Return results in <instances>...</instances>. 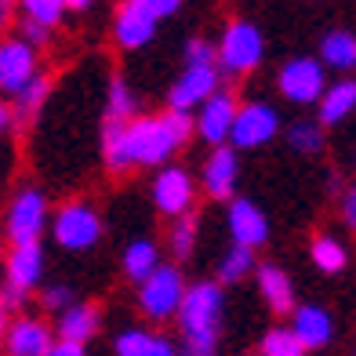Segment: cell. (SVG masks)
I'll return each instance as SVG.
<instances>
[{
  "mask_svg": "<svg viewBox=\"0 0 356 356\" xmlns=\"http://www.w3.org/2000/svg\"><path fill=\"white\" fill-rule=\"evenodd\" d=\"M327 88V66L313 55H295L277 70V91L291 106H316Z\"/></svg>",
  "mask_w": 356,
  "mask_h": 356,
  "instance_id": "obj_8",
  "label": "cell"
},
{
  "mask_svg": "<svg viewBox=\"0 0 356 356\" xmlns=\"http://www.w3.org/2000/svg\"><path fill=\"white\" fill-rule=\"evenodd\" d=\"M218 84H222L218 62H186L182 73H178V76L171 80V88H168V106L193 113Z\"/></svg>",
  "mask_w": 356,
  "mask_h": 356,
  "instance_id": "obj_12",
  "label": "cell"
},
{
  "mask_svg": "<svg viewBox=\"0 0 356 356\" xmlns=\"http://www.w3.org/2000/svg\"><path fill=\"white\" fill-rule=\"evenodd\" d=\"M37 302H40V309L47 316H55V313H62L73 302V287L70 284H40L37 287Z\"/></svg>",
  "mask_w": 356,
  "mask_h": 356,
  "instance_id": "obj_33",
  "label": "cell"
},
{
  "mask_svg": "<svg viewBox=\"0 0 356 356\" xmlns=\"http://www.w3.org/2000/svg\"><path fill=\"white\" fill-rule=\"evenodd\" d=\"M280 131H284V120H280L277 106L258 102V99H254V102H240V106H236V117H233L229 145H236L240 153L262 149V145H269Z\"/></svg>",
  "mask_w": 356,
  "mask_h": 356,
  "instance_id": "obj_10",
  "label": "cell"
},
{
  "mask_svg": "<svg viewBox=\"0 0 356 356\" xmlns=\"http://www.w3.org/2000/svg\"><path fill=\"white\" fill-rule=\"evenodd\" d=\"M15 127V113H11V99H4L0 95V135H8Z\"/></svg>",
  "mask_w": 356,
  "mask_h": 356,
  "instance_id": "obj_39",
  "label": "cell"
},
{
  "mask_svg": "<svg viewBox=\"0 0 356 356\" xmlns=\"http://www.w3.org/2000/svg\"><path fill=\"white\" fill-rule=\"evenodd\" d=\"M287 145L295 149L298 156H316V153H323V145H327V127H323L320 120H295L287 127Z\"/></svg>",
  "mask_w": 356,
  "mask_h": 356,
  "instance_id": "obj_28",
  "label": "cell"
},
{
  "mask_svg": "<svg viewBox=\"0 0 356 356\" xmlns=\"http://www.w3.org/2000/svg\"><path fill=\"white\" fill-rule=\"evenodd\" d=\"M51 222V200L40 186H22L4 207V240L8 244H26L40 240Z\"/></svg>",
  "mask_w": 356,
  "mask_h": 356,
  "instance_id": "obj_7",
  "label": "cell"
},
{
  "mask_svg": "<svg viewBox=\"0 0 356 356\" xmlns=\"http://www.w3.org/2000/svg\"><path fill=\"white\" fill-rule=\"evenodd\" d=\"M19 37L29 40V44L37 47V51H44V47L51 44L55 29H51V26H44V22H33V19H22V22H19Z\"/></svg>",
  "mask_w": 356,
  "mask_h": 356,
  "instance_id": "obj_34",
  "label": "cell"
},
{
  "mask_svg": "<svg viewBox=\"0 0 356 356\" xmlns=\"http://www.w3.org/2000/svg\"><path fill=\"white\" fill-rule=\"evenodd\" d=\"M160 262H164V251H160V244L149 240V236H138V240H131V244L120 251V273L131 284H138L142 277H149Z\"/></svg>",
  "mask_w": 356,
  "mask_h": 356,
  "instance_id": "obj_24",
  "label": "cell"
},
{
  "mask_svg": "<svg viewBox=\"0 0 356 356\" xmlns=\"http://www.w3.org/2000/svg\"><path fill=\"white\" fill-rule=\"evenodd\" d=\"M47 233H51L55 248L70 251V254H84L95 251L106 236V222L99 215V207L91 200H66L58 204V211H51V222H47Z\"/></svg>",
  "mask_w": 356,
  "mask_h": 356,
  "instance_id": "obj_3",
  "label": "cell"
},
{
  "mask_svg": "<svg viewBox=\"0 0 356 356\" xmlns=\"http://www.w3.org/2000/svg\"><path fill=\"white\" fill-rule=\"evenodd\" d=\"M47 356H88V346L84 342H70V338H55Z\"/></svg>",
  "mask_w": 356,
  "mask_h": 356,
  "instance_id": "obj_37",
  "label": "cell"
},
{
  "mask_svg": "<svg viewBox=\"0 0 356 356\" xmlns=\"http://www.w3.org/2000/svg\"><path fill=\"white\" fill-rule=\"evenodd\" d=\"M236 106H240L236 95L225 91V88L218 84L197 109H193V138H200L204 145H222V142H229Z\"/></svg>",
  "mask_w": 356,
  "mask_h": 356,
  "instance_id": "obj_11",
  "label": "cell"
},
{
  "mask_svg": "<svg viewBox=\"0 0 356 356\" xmlns=\"http://www.w3.org/2000/svg\"><path fill=\"white\" fill-rule=\"evenodd\" d=\"M225 229H229L233 244H244V248H266L269 244V218L266 211L248 197H229L225 200Z\"/></svg>",
  "mask_w": 356,
  "mask_h": 356,
  "instance_id": "obj_16",
  "label": "cell"
},
{
  "mask_svg": "<svg viewBox=\"0 0 356 356\" xmlns=\"http://www.w3.org/2000/svg\"><path fill=\"white\" fill-rule=\"evenodd\" d=\"M258 266V258H254V248H244V244H233L229 240V248L222 251L218 258V273H215V280L222 287H233V284H244L251 273Z\"/></svg>",
  "mask_w": 356,
  "mask_h": 356,
  "instance_id": "obj_27",
  "label": "cell"
},
{
  "mask_svg": "<svg viewBox=\"0 0 356 356\" xmlns=\"http://www.w3.org/2000/svg\"><path fill=\"white\" fill-rule=\"evenodd\" d=\"M135 4L149 11L156 22H164V19H171V15H178V11H182V4H186V0H135Z\"/></svg>",
  "mask_w": 356,
  "mask_h": 356,
  "instance_id": "obj_36",
  "label": "cell"
},
{
  "mask_svg": "<svg viewBox=\"0 0 356 356\" xmlns=\"http://www.w3.org/2000/svg\"><path fill=\"white\" fill-rule=\"evenodd\" d=\"M338 211H342V222L349 229H356V182L342 193V204H338Z\"/></svg>",
  "mask_w": 356,
  "mask_h": 356,
  "instance_id": "obj_38",
  "label": "cell"
},
{
  "mask_svg": "<svg viewBox=\"0 0 356 356\" xmlns=\"http://www.w3.org/2000/svg\"><path fill=\"white\" fill-rule=\"evenodd\" d=\"M149 200L164 218L197 211V178H193L182 164H160L153 182H149Z\"/></svg>",
  "mask_w": 356,
  "mask_h": 356,
  "instance_id": "obj_9",
  "label": "cell"
},
{
  "mask_svg": "<svg viewBox=\"0 0 356 356\" xmlns=\"http://www.w3.org/2000/svg\"><path fill=\"white\" fill-rule=\"evenodd\" d=\"M316 58L334 73H353L356 70V33L353 29H331V33H323Z\"/></svg>",
  "mask_w": 356,
  "mask_h": 356,
  "instance_id": "obj_25",
  "label": "cell"
},
{
  "mask_svg": "<svg viewBox=\"0 0 356 356\" xmlns=\"http://www.w3.org/2000/svg\"><path fill=\"white\" fill-rule=\"evenodd\" d=\"M47 95H51V76L37 70L19 91L8 95V99H11V113H15V124L37 120V117H40V109H44V102H47Z\"/></svg>",
  "mask_w": 356,
  "mask_h": 356,
  "instance_id": "obj_23",
  "label": "cell"
},
{
  "mask_svg": "<svg viewBox=\"0 0 356 356\" xmlns=\"http://www.w3.org/2000/svg\"><path fill=\"white\" fill-rule=\"evenodd\" d=\"M55 338H70V342H84L91 346L95 342V334H99L102 327V313H99V305L95 302H70L62 313H55Z\"/></svg>",
  "mask_w": 356,
  "mask_h": 356,
  "instance_id": "obj_19",
  "label": "cell"
},
{
  "mask_svg": "<svg viewBox=\"0 0 356 356\" xmlns=\"http://www.w3.org/2000/svg\"><path fill=\"white\" fill-rule=\"evenodd\" d=\"M8 309H4V305H0V349H4V331H8Z\"/></svg>",
  "mask_w": 356,
  "mask_h": 356,
  "instance_id": "obj_42",
  "label": "cell"
},
{
  "mask_svg": "<svg viewBox=\"0 0 356 356\" xmlns=\"http://www.w3.org/2000/svg\"><path fill=\"white\" fill-rule=\"evenodd\" d=\"M254 284H258V295H262L266 309L273 316H287L295 309V284H291V277L280 266H273V262L254 266Z\"/></svg>",
  "mask_w": 356,
  "mask_h": 356,
  "instance_id": "obj_20",
  "label": "cell"
},
{
  "mask_svg": "<svg viewBox=\"0 0 356 356\" xmlns=\"http://www.w3.org/2000/svg\"><path fill=\"white\" fill-rule=\"evenodd\" d=\"M135 309L149 323H171L186 295V273L178 262H160L149 277L135 284Z\"/></svg>",
  "mask_w": 356,
  "mask_h": 356,
  "instance_id": "obj_5",
  "label": "cell"
},
{
  "mask_svg": "<svg viewBox=\"0 0 356 356\" xmlns=\"http://www.w3.org/2000/svg\"><path fill=\"white\" fill-rule=\"evenodd\" d=\"M222 320H225V291L218 280L186 284L182 305L175 313L178 342L193 356H215L222 342Z\"/></svg>",
  "mask_w": 356,
  "mask_h": 356,
  "instance_id": "obj_2",
  "label": "cell"
},
{
  "mask_svg": "<svg viewBox=\"0 0 356 356\" xmlns=\"http://www.w3.org/2000/svg\"><path fill=\"white\" fill-rule=\"evenodd\" d=\"M258 353H262V356H305L302 342L295 338V331H291V323H287V327H284V323L269 327L262 338H258Z\"/></svg>",
  "mask_w": 356,
  "mask_h": 356,
  "instance_id": "obj_32",
  "label": "cell"
},
{
  "mask_svg": "<svg viewBox=\"0 0 356 356\" xmlns=\"http://www.w3.org/2000/svg\"><path fill=\"white\" fill-rule=\"evenodd\" d=\"M138 117V95L124 76H113L106 88V120H131Z\"/></svg>",
  "mask_w": 356,
  "mask_h": 356,
  "instance_id": "obj_30",
  "label": "cell"
},
{
  "mask_svg": "<svg viewBox=\"0 0 356 356\" xmlns=\"http://www.w3.org/2000/svg\"><path fill=\"white\" fill-rule=\"evenodd\" d=\"M193 142V113L164 109L131 120L102 124V160L113 175H127L138 168H160Z\"/></svg>",
  "mask_w": 356,
  "mask_h": 356,
  "instance_id": "obj_1",
  "label": "cell"
},
{
  "mask_svg": "<svg viewBox=\"0 0 356 356\" xmlns=\"http://www.w3.org/2000/svg\"><path fill=\"white\" fill-rule=\"evenodd\" d=\"M47 277V251L40 240H26V244H11L4 254V284H0V305L4 309H19V305L37 295V287Z\"/></svg>",
  "mask_w": 356,
  "mask_h": 356,
  "instance_id": "obj_4",
  "label": "cell"
},
{
  "mask_svg": "<svg viewBox=\"0 0 356 356\" xmlns=\"http://www.w3.org/2000/svg\"><path fill=\"white\" fill-rule=\"evenodd\" d=\"M15 11L22 15V19H33V22H44V26H51L58 29L62 22H66V0H15Z\"/></svg>",
  "mask_w": 356,
  "mask_h": 356,
  "instance_id": "obj_31",
  "label": "cell"
},
{
  "mask_svg": "<svg viewBox=\"0 0 356 356\" xmlns=\"http://www.w3.org/2000/svg\"><path fill=\"white\" fill-rule=\"evenodd\" d=\"M309 258L323 277H334V273H342L349 266V251H346L342 240H334V236H316L309 244Z\"/></svg>",
  "mask_w": 356,
  "mask_h": 356,
  "instance_id": "obj_29",
  "label": "cell"
},
{
  "mask_svg": "<svg viewBox=\"0 0 356 356\" xmlns=\"http://www.w3.org/2000/svg\"><path fill=\"white\" fill-rule=\"evenodd\" d=\"M55 342V327L40 316H15L8 320V331H4V353L8 356H47Z\"/></svg>",
  "mask_w": 356,
  "mask_h": 356,
  "instance_id": "obj_17",
  "label": "cell"
},
{
  "mask_svg": "<svg viewBox=\"0 0 356 356\" xmlns=\"http://www.w3.org/2000/svg\"><path fill=\"white\" fill-rule=\"evenodd\" d=\"M15 15V0H0V26H8Z\"/></svg>",
  "mask_w": 356,
  "mask_h": 356,
  "instance_id": "obj_41",
  "label": "cell"
},
{
  "mask_svg": "<svg viewBox=\"0 0 356 356\" xmlns=\"http://www.w3.org/2000/svg\"><path fill=\"white\" fill-rule=\"evenodd\" d=\"M222 76H248L266 62V33L251 19H229L215 44Z\"/></svg>",
  "mask_w": 356,
  "mask_h": 356,
  "instance_id": "obj_6",
  "label": "cell"
},
{
  "mask_svg": "<svg viewBox=\"0 0 356 356\" xmlns=\"http://www.w3.org/2000/svg\"><path fill=\"white\" fill-rule=\"evenodd\" d=\"M156 29L160 22L153 19L145 8H138L135 0H124V4L113 11V22H109V37L120 51H142L145 44L156 40Z\"/></svg>",
  "mask_w": 356,
  "mask_h": 356,
  "instance_id": "obj_14",
  "label": "cell"
},
{
  "mask_svg": "<svg viewBox=\"0 0 356 356\" xmlns=\"http://www.w3.org/2000/svg\"><path fill=\"white\" fill-rule=\"evenodd\" d=\"M287 316H291V331H295V338L302 342L305 353L327 349L334 342V316L323 305H298L295 302V309Z\"/></svg>",
  "mask_w": 356,
  "mask_h": 356,
  "instance_id": "obj_18",
  "label": "cell"
},
{
  "mask_svg": "<svg viewBox=\"0 0 356 356\" xmlns=\"http://www.w3.org/2000/svg\"><path fill=\"white\" fill-rule=\"evenodd\" d=\"M40 70V51L29 40L15 37H0V95H15L29 76Z\"/></svg>",
  "mask_w": 356,
  "mask_h": 356,
  "instance_id": "obj_15",
  "label": "cell"
},
{
  "mask_svg": "<svg viewBox=\"0 0 356 356\" xmlns=\"http://www.w3.org/2000/svg\"><path fill=\"white\" fill-rule=\"evenodd\" d=\"M182 58L186 62H215V44L204 37H189L182 47Z\"/></svg>",
  "mask_w": 356,
  "mask_h": 356,
  "instance_id": "obj_35",
  "label": "cell"
},
{
  "mask_svg": "<svg viewBox=\"0 0 356 356\" xmlns=\"http://www.w3.org/2000/svg\"><path fill=\"white\" fill-rule=\"evenodd\" d=\"M168 254L171 262H189L197 254V244H200V225H197V211H186V215H175L168 218Z\"/></svg>",
  "mask_w": 356,
  "mask_h": 356,
  "instance_id": "obj_26",
  "label": "cell"
},
{
  "mask_svg": "<svg viewBox=\"0 0 356 356\" xmlns=\"http://www.w3.org/2000/svg\"><path fill=\"white\" fill-rule=\"evenodd\" d=\"M236 186H240V149L229 142L211 145V153L200 164V189L211 200H229L236 197Z\"/></svg>",
  "mask_w": 356,
  "mask_h": 356,
  "instance_id": "obj_13",
  "label": "cell"
},
{
  "mask_svg": "<svg viewBox=\"0 0 356 356\" xmlns=\"http://www.w3.org/2000/svg\"><path fill=\"white\" fill-rule=\"evenodd\" d=\"M316 120L323 127H338L346 124L353 113H356V76L342 73V80H334V84L323 88V95L316 99Z\"/></svg>",
  "mask_w": 356,
  "mask_h": 356,
  "instance_id": "obj_21",
  "label": "cell"
},
{
  "mask_svg": "<svg viewBox=\"0 0 356 356\" xmlns=\"http://www.w3.org/2000/svg\"><path fill=\"white\" fill-rule=\"evenodd\" d=\"M0 258H4V244H0Z\"/></svg>",
  "mask_w": 356,
  "mask_h": 356,
  "instance_id": "obj_43",
  "label": "cell"
},
{
  "mask_svg": "<svg viewBox=\"0 0 356 356\" xmlns=\"http://www.w3.org/2000/svg\"><path fill=\"white\" fill-rule=\"evenodd\" d=\"M66 8H70V15H88L95 8V0H66Z\"/></svg>",
  "mask_w": 356,
  "mask_h": 356,
  "instance_id": "obj_40",
  "label": "cell"
},
{
  "mask_svg": "<svg viewBox=\"0 0 356 356\" xmlns=\"http://www.w3.org/2000/svg\"><path fill=\"white\" fill-rule=\"evenodd\" d=\"M113 353L117 356H175V338L160 334L153 327H124L113 334Z\"/></svg>",
  "mask_w": 356,
  "mask_h": 356,
  "instance_id": "obj_22",
  "label": "cell"
}]
</instances>
